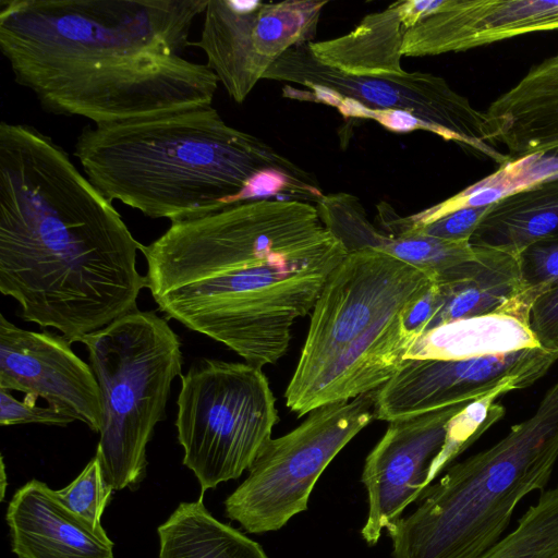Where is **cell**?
I'll use <instances>...</instances> for the list:
<instances>
[{
    "instance_id": "obj_19",
    "label": "cell",
    "mask_w": 558,
    "mask_h": 558,
    "mask_svg": "<svg viewBox=\"0 0 558 558\" xmlns=\"http://www.w3.org/2000/svg\"><path fill=\"white\" fill-rule=\"evenodd\" d=\"M422 17L416 0L398 1L365 15L350 33L311 41L308 48L322 64L354 76L403 75L401 47L404 34Z\"/></svg>"
},
{
    "instance_id": "obj_8",
    "label": "cell",
    "mask_w": 558,
    "mask_h": 558,
    "mask_svg": "<svg viewBox=\"0 0 558 558\" xmlns=\"http://www.w3.org/2000/svg\"><path fill=\"white\" fill-rule=\"evenodd\" d=\"M175 427L202 492L235 480L272 439L276 399L262 368L202 359L181 375Z\"/></svg>"
},
{
    "instance_id": "obj_3",
    "label": "cell",
    "mask_w": 558,
    "mask_h": 558,
    "mask_svg": "<svg viewBox=\"0 0 558 558\" xmlns=\"http://www.w3.org/2000/svg\"><path fill=\"white\" fill-rule=\"evenodd\" d=\"M208 0H1L0 49L44 109L110 125L210 106L218 78L183 50Z\"/></svg>"
},
{
    "instance_id": "obj_25",
    "label": "cell",
    "mask_w": 558,
    "mask_h": 558,
    "mask_svg": "<svg viewBox=\"0 0 558 558\" xmlns=\"http://www.w3.org/2000/svg\"><path fill=\"white\" fill-rule=\"evenodd\" d=\"M518 255L526 287L545 289L558 279V233L530 244Z\"/></svg>"
},
{
    "instance_id": "obj_6",
    "label": "cell",
    "mask_w": 558,
    "mask_h": 558,
    "mask_svg": "<svg viewBox=\"0 0 558 558\" xmlns=\"http://www.w3.org/2000/svg\"><path fill=\"white\" fill-rule=\"evenodd\" d=\"M558 460V380L534 413L492 447L451 464L418 505L387 526L392 558H480L514 509L547 486Z\"/></svg>"
},
{
    "instance_id": "obj_11",
    "label": "cell",
    "mask_w": 558,
    "mask_h": 558,
    "mask_svg": "<svg viewBox=\"0 0 558 558\" xmlns=\"http://www.w3.org/2000/svg\"><path fill=\"white\" fill-rule=\"evenodd\" d=\"M327 1L208 0L199 40L206 64L235 102L242 104L289 49L316 35Z\"/></svg>"
},
{
    "instance_id": "obj_7",
    "label": "cell",
    "mask_w": 558,
    "mask_h": 558,
    "mask_svg": "<svg viewBox=\"0 0 558 558\" xmlns=\"http://www.w3.org/2000/svg\"><path fill=\"white\" fill-rule=\"evenodd\" d=\"M101 393L96 454L105 481L134 488L146 474V448L166 416L173 379L181 376V341L168 319L136 310L81 340Z\"/></svg>"
},
{
    "instance_id": "obj_14",
    "label": "cell",
    "mask_w": 558,
    "mask_h": 558,
    "mask_svg": "<svg viewBox=\"0 0 558 558\" xmlns=\"http://www.w3.org/2000/svg\"><path fill=\"white\" fill-rule=\"evenodd\" d=\"M0 389L44 399L99 433L100 388L89 364L62 336L22 329L0 314Z\"/></svg>"
},
{
    "instance_id": "obj_17",
    "label": "cell",
    "mask_w": 558,
    "mask_h": 558,
    "mask_svg": "<svg viewBox=\"0 0 558 558\" xmlns=\"http://www.w3.org/2000/svg\"><path fill=\"white\" fill-rule=\"evenodd\" d=\"M485 112L510 160L558 150V53L533 65Z\"/></svg>"
},
{
    "instance_id": "obj_28",
    "label": "cell",
    "mask_w": 558,
    "mask_h": 558,
    "mask_svg": "<svg viewBox=\"0 0 558 558\" xmlns=\"http://www.w3.org/2000/svg\"><path fill=\"white\" fill-rule=\"evenodd\" d=\"M530 326L542 347L558 349V279L533 302Z\"/></svg>"
},
{
    "instance_id": "obj_24",
    "label": "cell",
    "mask_w": 558,
    "mask_h": 558,
    "mask_svg": "<svg viewBox=\"0 0 558 558\" xmlns=\"http://www.w3.org/2000/svg\"><path fill=\"white\" fill-rule=\"evenodd\" d=\"M112 490L113 488L105 481L99 460L95 456L73 482L53 492L69 510L100 526V518Z\"/></svg>"
},
{
    "instance_id": "obj_26",
    "label": "cell",
    "mask_w": 558,
    "mask_h": 558,
    "mask_svg": "<svg viewBox=\"0 0 558 558\" xmlns=\"http://www.w3.org/2000/svg\"><path fill=\"white\" fill-rule=\"evenodd\" d=\"M38 398L25 395L22 401L0 389V425L45 424L66 426L75 420L51 407H38Z\"/></svg>"
},
{
    "instance_id": "obj_15",
    "label": "cell",
    "mask_w": 558,
    "mask_h": 558,
    "mask_svg": "<svg viewBox=\"0 0 558 558\" xmlns=\"http://www.w3.org/2000/svg\"><path fill=\"white\" fill-rule=\"evenodd\" d=\"M558 29V1L438 0L404 34L401 54L458 52L535 32Z\"/></svg>"
},
{
    "instance_id": "obj_2",
    "label": "cell",
    "mask_w": 558,
    "mask_h": 558,
    "mask_svg": "<svg viewBox=\"0 0 558 558\" xmlns=\"http://www.w3.org/2000/svg\"><path fill=\"white\" fill-rule=\"evenodd\" d=\"M143 244L66 151L34 126L0 129V292L70 342L137 310Z\"/></svg>"
},
{
    "instance_id": "obj_27",
    "label": "cell",
    "mask_w": 558,
    "mask_h": 558,
    "mask_svg": "<svg viewBox=\"0 0 558 558\" xmlns=\"http://www.w3.org/2000/svg\"><path fill=\"white\" fill-rule=\"evenodd\" d=\"M487 206L488 203L459 208L423 225L412 223L409 217L404 219L407 226L416 232L447 241L470 242Z\"/></svg>"
},
{
    "instance_id": "obj_10",
    "label": "cell",
    "mask_w": 558,
    "mask_h": 558,
    "mask_svg": "<svg viewBox=\"0 0 558 558\" xmlns=\"http://www.w3.org/2000/svg\"><path fill=\"white\" fill-rule=\"evenodd\" d=\"M264 78L290 82L283 97L336 107L341 99L352 100L368 110H402L411 113L446 141H454L492 159L502 168L510 158L494 141L486 112L475 109L447 81L425 72L403 75L354 76L318 62L308 44L284 52Z\"/></svg>"
},
{
    "instance_id": "obj_5",
    "label": "cell",
    "mask_w": 558,
    "mask_h": 558,
    "mask_svg": "<svg viewBox=\"0 0 558 558\" xmlns=\"http://www.w3.org/2000/svg\"><path fill=\"white\" fill-rule=\"evenodd\" d=\"M436 280L374 247L348 252L312 310L284 393L287 407L300 417L376 390L393 377L414 343L403 315Z\"/></svg>"
},
{
    "instance_id": "obj_13",
    "label": "cell",
    "mask_w": 558,
    "mask_h": 558,
    "mask_svg": "<svg viewBox=\"0 0 558 558\" xmlns=\"http://www.w3.org/2000/svg\"><path fill=\"white\" fill-rule=\"evenodd\" d=\"M470 402H462L388 422L367 454L361 482L367 494V515L361 535L368 546L383 530L402 517L427 487L429 470L441 452L451 418Z\"/></svg>"
},
{
    "instance_id": "obj_20",
    "label": "cell",
    "mask_w": 558,
    "mask_h": 558,
    "mask_svg": "<svg viewBox=\"0 0 558 558\" xmlns=\"http://www.w3.org/2000/svg\"><path fill=\"white\" fill-rule=\"evenodd\" d=\"M473 246L471 257L437 278L441 306L427 331L448 322L497 311L526 288L518 254Z\"/></svg>"
},
{
    "instance_id": "obj_29",
    "label": "cell",
    "mask_w": 558,
    "mask_h": 558,
    "mask_svg": "<svg viewBox=\"0 0 558 558\" xmlns=\"http://www.w3.org/2000/svg\"><path fill=\"white\" fill-rule=\"evenodd\" d=\"M1 474H2V486H1V500L3 499V496H4V487H5V473H4V464H3V460H1Z\"/></svg>"
},
{
    "instance_id": "obj_12",
    "label": "cell",
    "mask_w": 558,
    "mask_h": 558,
    "mask_svg": "<svg viewBox=\"0 0 558 558\" xmlns=\"http://www.w3.org/2000/svg\"><path fill=\"white\" fill-rule=\"evenodd\" d=\"M558 359V349H524L463 360H407L376 389L375 418L393 421L485 396L530 387Z\"/></svg>"
},
{
    "instance_id": "obj_9",
    "label": "cell",
    "mask_w": 558,
    "mask_h": 558,
    "mask_svg": "<svg viewBox=\"0 0 558 558\" xmlns=\"http://www.w3.org/2000/svg\"><path fill=\"white\" fill-rule=\"evenodd\" d=\"M375 393L319 407L298 427L271 439L226 499V515L246 532L263 534L305 511L325 469L375 418Z\"/></svg>"
},
{
    "instance_id": "obj_1",
    "label": "cell",
    "mask_w": 558,
    "mask_h": 558,
    "mask_svg": "<svg viewBox=\"0 0 558 558\" xmlns=\"http://www.w3.org/2000/svg\"><path fill=\"white\" fill-rule=\"evenodd\" d=\"M141 252L167 318L259 368L287 353L295 320L348 255L315 205L280 198L171 223Z\"/></svg>"
},
{
    "instance_id": "obj_4",
    "label": "cell",
    "mask_w": 558,
    "mask_h": 558,
    "mask_svg": "<svg viewBox=\"0 0 558 558\" xmlns=\"http://www.w3.org/2000/svg\"><path fill=\"white\" fill-rule=\"evenodd\" d=\"M74 156L110 202L171 223L247 203L252 182L268 169L314 177L260 138L227 124L211 105L88 125Z\"/></svg>"
},
{
    "instance_id": "obj_21",
    "label": "cell",
    "mask_w": 558,
    "mask_h": 558,
    "mask_svg": "<svg viewBox=\"0 0 558 558\" xmlns=\"http://www.w3.org/2000/svg\"><path fill=\"white\" fill-rule=\"evenodd\" d=\"M558 233V175L505 194L488 203L470 243L519 254Z\"/></svg>"
},
{
    "instance_id": "obj_23",
    "label": "cell",
    "mask_w": 558,
    "mask_h": 558,
    "mask_svg": "<svg viewBox=\"0 0 558 558\" xmlns=\"http://www.w3.org/2000/svg\"><path fill=\"white\" fill-rule=\"evenodd\" d=\"M498 393L470 402L450 421L445 446L430 466L427 487L452 461L485 430L502 417L505 408L497 403Z\"/></svg>"
},
{
    "instance_id": "obj_18",
    "label": "cell",
    "mask_w": 558,
    "mask_h": 558,
    "mask_svg": "<svg viewBox=\"0 0 558 558\" xmlns=\"http://www.w3.org/2000/svg\"><path fill=\"white\" fill-rule=\"evenodd\" d=\"M542 293L526 287L501 308L439 325L424 332L405 360H463L542 347L530 326L533 302Z\"/></svg>"
},
{
    "instance_id": "obj_16",
    "label": "cell",
    "mask_w": 558,
    "mask_h": 558,
    "mask_svg": "<svg viewBox=\"0 0 558 558\" xmlns=\"http://www.w3.org/2000/svg\"><path fill=\"white\" fill-rule=\"evenodd\" d=\"M5 519L17 558H113V542L102 526L69 510L38 480L15 492Z\"/></svg>"
},
{
    "instance_id": "obj_22",
    "label": "cell",
    "mask_w": 558,
    "mask_h": 558,
    "mask_svg": "<svg viewBox=\"0 0 558 558\" xmlns=\"http://www.w3.org/2000/svg\"><path fill=\"white\" fill-rule=\"evenodd\" d=\"M158 535L159 558H269L258 543L215 519L202 496L181 502Z\"/></svg>"
}]
</instances>
